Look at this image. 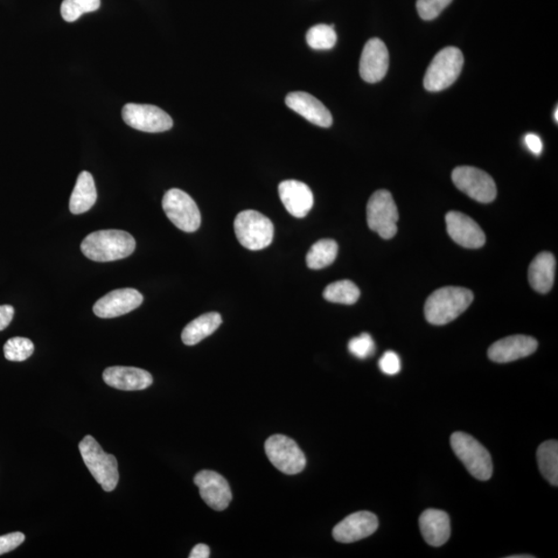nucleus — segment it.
Segmentation results:
<instances>
[{
    "label": "nucleus",
    "mask_w": 558,
    "mask_h": 558,
    "mask_svg": "<svg viewBox=\"0 0 558 558\" xmlns=\"http://www.w3.org/2000/svg\"><path fill=\"white\" fill-rule=\"evenodd\" d=\"M136 248V241L128 232L121 230H102L89 234L81 244L84 256L95 262H113L130 256Z\"/></svg>",
    "instance_id": "1"
},
{
    "label": "nucleus",
    "mask_w": 558,
    "mask_h": 558,
    "mask_svg": "<svg viewBox=\"0 0 558 558\" xmlns=\"http://www.w3.org/2000/svg\"><path fill=\"white\" fill-rule=\"evenodd\" d=\"M473 300L472 292L460 287L438 289L425 303V318L436 326L449 324L469 309Z\"/></svg>",
    "instance_id": "2"
},
{
    "label": "nucleus",
    "mask_w": 558,
    "mask_h": 558,
    "mask_svg": "<svg viewBox=\"0 0 558 558\" xmlns=\"http://www.w3.org/2000/svg\"><path fill=\"white\" fill-rule=\"evenodd\" d=\"M79 450L84 464L92 472L96 482L104 491H113L120 481V472H118L115 456L104 452L92 436H86L82 439Z\"/></svg>",
    "instance_id": "3"
},
{
    "label": "nucleus",
    "mask_w": 558,
    "mask_h": 558,
    "mask_svg": "<svg viewBox=\"0 0 558 558\" xmlns=\"http://www.w3.org/2000/svg\"><path fill=\"white\" fill-rule=\"evenodd\" d=\"M451 446L472 477L480 481L492 477L493 464L490 452L476 438L464 432H455L451 436Z\"/></svg>",
    "instance_id": "4"
},
{
    "label": "nucleus",
    "mask_w": 558,
    "mask_h": 558,
    "mask_svg": "<svg viewBox=\"0 0 558 558\" xmlns=\"http://www.w3.org/2000/svg\"><path fill=\"white\" fill-rule=\"evenodd\" d=\"M464 54L455 47H446L432 59L424 76V87L431 93L442 92L452 86L462 73Z\"/></svg>",
    "instance_id": "5"
},
{
    "label": "nucleus",
    "mask_w": 558,
    "mask_h": 558,
    "mask_svg": "<svg viewBox=\"0 0 558 558\" xmlns=\"http://www.w3.org/2000/svg\"><path fill=\"white\" fill-rule=\"evenodd\" d=\"M234 229L237 239L249 250L266 248L274 241V223L267 216L255 211H246L237 215Z\"/></svg>",
    "instance_id": "6"
},
{
    "label": "nucleus",
    "mask_w": 558,
    "mask_h": 558,
    "mask_svg": "<svg viewBox=\"0 0 558 558\" xmlns=\"http://www.w3.org/2000/svg\"><path fill=\"white\" fill-rule=\"evenodd\" d=\"M399 211L392 194L386 190L375 192L367 204V223L372 231L383 239H391L397 233Z\"/></svg>",
    "instance_id": "7"
},
{
    "label": "nucleus",
    "mask_w": 558,
    "mask_h": 558,
    "mask_svg": "<svg viewBox=\"0 0 558 558\" xmlns=\"http://www.w3.org/2000/svg\"><path fill=\"white\" fill-rule=\"evenodd\" d=\"M163 209L174 225L181 231L193 233L201 226V213L197 204L190 194L172 188L167 191L163 199Z\"/></svg>",
    "instance_id": "8"
},
{
    "label": "nucleus",
    "mask_w": 558,
    "mask_h": 558,
    "mask_svg": "<svg viewBox=\"0 0 558 558\" xmlns=\"http://www.w3.org/2000/svg\"><path fill=\"white\" fill-rule=\"evenodd\" d=\"M265 452L279 472L287 474L302 472L306 466L304 453L292 438L275 435L265 443Z\"/></svg>",
    "instance_id": "9"
},
{
    "label": "nucleus",
    "mask_w": 558,
    "mask_h": 558,
    "mask_svg": "<svg viewBox=\"0 0 558 558\" xmlns=\"http://www.w3.org/2000/svg\"><path fill=\"white\" fill-rule=\"evenodd\" d=\"M453 183L458 190L480 203H491L497 198V185L486 172L473 166H458L452 173Z\"/></svg>",
    "instance_id": "10"
},
{
    "label": "nucleus",
    "mask_w": 558,
    "mask_h": 558,
    "mask_svg": "<svg viewBox=\"0 0 558 558\" xmlns=\"http://www.w3.org/2000/svg\"><path fill=\"white\" fill-rule=\"evenodd\" d=\"M122 118L129 127L145 132H163L173 128L171 116L152 104H127Z\"/></svg>",
    "instance_id": "11"
},
{
    "label": "nucleus",
    "mask_w": 558,
    "mask_h": 558,
    "mask_svg": "<svg viewBox=\"0 0 558 558\" xmlns=\"http://www.w3.org/2000/svg\"><path fill=\"white\" fill-rule=\"evenodd\" d=\"M202 500L215 511H223L232 500L231 488L221 474L213 471H201L194 477Z\"/></svg>",
    "instance_id": "12"
},
{
    "label": "nucleus",
    "mask_w": 558,
    "mask_h": 558,
    "mask_svg": "<svg viewBox=\"0 0 558 558\" xmlns=\"http://www.w3.org/2000/svg\"><path fill=\"white\" fill-rule=\"evenodd\" d=\"M143 303V295L135 289H120L112 291L97 300L94 306L96 317L114 319L127 315Z\"/></svg>",
    "instance_id": "13"
},
{
    "label": "nucleus",
    "mask_w": 558,
    "mask_h": 558,
    "mask_svg": "<svg viewBox=\"0 0 558 558\" xmlns=\"http://www.w3.org/2000/svg\"><path fill=\"white\" fill-rule=\"evenodd\" d=\"M446 231L460 247L476 249L482 248L486 241L483 230L470 216L458 212L446 215Z\"/></svg>",
    "instance_id": "14"
},
{
    "label": "nucleus",
    "mask_w": 558,
    "mask_h": 558,
    "mask_svg": "<svg viewBox=\"0 0 558 558\" xmlns=\"http://www.w3.org/2000/svg\"><path fill=\"white\" fill-rule=\"evenodd\" d=\"M389 68L388 49L380 39H371L363 49L360 59V76L367 83L383 79Z\"/></svg>",
    "instance_id": "15"
},
{
    "label": "nucleus",
    "mask_w": 558,
    "mask_h": 558,
    "mask_svg": "<svg viewBox=\"0 0 558 558\" xmlns=\"http://www.w3.org/2000/svg\"><path fill=\"white\" fill-rule=\"evenodd\" d=\"M378 527L379 519L374 513H353L334 527L333 538L339 543H354L372 536Z\"/></svg>",
    "instance_id": "16"
},
{
    "label": "nucleus",
    "mask_w": 558,
    "mask_h": 558,
    "mask_svg": "<svg viewBox=\"0 0 558 558\" xmlns=\"http://www.w3.org/2000/svg\"><path fill=\"white\" fill-rule=\"evenodd\" d=\"M538 348V341L526 335H513L494 343L488 350V357L493 362L508 363L528 357Z\"/></svg>",
    "instance_id": "17"
},
{
    "label": "nucleus",
    "mask_w": 558,
    "mask_h": 558,
    "mask_svg": "<svg viewBox=\"0 0 558 558\" xmlns=\"http://www.w3.org/2000/svg\"><path fill=\"white\" fill-rule=\"evenodd\" d=\"M279 198L287 212L303 219L313 207V194L309 185L298 180H284L278 185Z\"/></svg>",
    "instance_id": "18"
},
{
    "label": "nucleus",
    "mask_w": 558,
    "mask_h": 558,
    "mask_svg": "<svg viewBox=\"0 0 558 558\" xmlns=\"http://www.w3.org/2000/svg\"><path fill=\"white\" fill-rule=\"evenodd\" d=\"M285 104L302 115L306 121L320 128H330L333 117L330 111L315 96L302 92L291 93L285 97Z\"/></svg>",
    "instance_id": "19"
},
{
    "label": "nucleus",
    "mask_w": 558,
    "mask_h": 558,
    "mask_svg": "<svg viewBox=\"0 0 558 558\" xmlns=\"http://www.w3.org/2000/svg\"><path fill=\"white\" fill-rule=\"evenodd\" d=\"M103 379L108 386L122 391H140L152 385V375L137 367L113 366L104 369Z\"/></svg>",
    "instance_id": "20"
},
{
    "label": "nucleus",
    "mask_w": 558,
    "mask_h": 558,
    "mask_svg": "<svg viewBox=\"0 0 558 558\" xmlns=\"http://www.w3.org/2000/svg\"><path fill=\"white\" fill-rule=\"evenodd\" d=\"M418 525L424 540L430 546L441 547L450 539V518L444 511L436 508L424 511L418 519Z\"/></svg>",
    "instance_id": "21"
},
{
    "label": "nucleus",
    "mask_w": 558,
    "mask_h": 558,
    "mask_svg": "<svg viewBox=\"0 0 558 558\" xmlns=\"http://www.w3.org/2000/svg\"><path fill=\"white\" fill-rule=\"evenodd\" d=\"M555 267L556 262L553 254L544 251L535 257L528 268V282L535 291L546 294L553 288Z\"/></svg>",
    "instance_id": "22"
},
{
    "label": "nucleus",
    "mask_w": 558,
    "mask_h": 558,
    "mask_svg": "<svg viewBox=\"0 0 558 558\" xmlns=\"http://www.w3.org/2000/svg\"><path fill=\"white\" fill-rule=\"evenodd\" d=\"M97 200L94 179L87 171H83L69 199V211L73 214L86 213L94 207Z\"/></svg>",
    "instance_id": "23"
},
{
    "label": "nucleus",
    "mask_w": 558,
    "mask_h": 558,
    "mask_svg": "<svg viewBox=\"0 0 558 558\" xmlns=\"http://www.w3.org/2000/svg\"><path fill=\"white\" fill-rule=\"evenodd\" d=\"M221 323L222 319L219 312L205 313L184 328L181 338L186 346L197 345L218 330Z\"/></svg>",
    "instance_id": "24"
},
{
    "label": "nucleus",
    "mask_w": 558,
    "mask_h": 558,
    "mask_svg": "<svg viewBox=\"0 0 558 558\" xmlns=\"http://www.w3.org/2000/svg\"><path fill=\"white\" fill-rule=\"evenodd\" d=\"M338 254V243L332 239H322L313 244L306 256L307 267L320 270L330 266Z\"/></svg>",
    "instance_id": "25"
},
{
    "label": "nucleus",
    "mask_w": 558,
    "mask_h": 558,
    "mask_svg": "<svg viewBox=\"0 0 558 558\" xmlns=\"http://www.w3.org/2000/svg\"><path fill=\"white\" fill-rule=\"evenodd\" d=\"M539 469L551 485H558V443L547 441L536 451Z\"/></svg>",
    "instance_id": "26"
},
{
    "label": "nucleus",
    "mask_w": 558,
    "mask_h": 558,
    "mask_svg": "<svg viewBox=\"0 0 558 558\" xmlns=\"http://www.w3.org/2000/svg\"><path fill=\"white\" fill-rule=\"evenodd\" d=\"M323 296L329 302L352 305L358 302L360 290L353 282L345 279L328 285Z\"/></svg>",
    "instance_id": "27"
},
{
    "label": "nucleus",
    "mask_w": 558,
    "mask_h": 558,
    "mask_svg": "<svg viewBox=\"0 0 558 558\" xmlns=\"http://www.w3.org/2000/svg\"><path fill=\"white\" fill-rule=\"evenodd\" d=\"M307 44L315 50H329L338 41L333 25L319 24L306 33Z\"/></svg>",
    "instance_id": "28"
},
{
    "label": "nucleus",
    "mask_w": 558,
    "mask_h": 558,
    "mask_svg": "<svg viewBox=\"0 0 558 558\" xmlns=\"http://www.w3.org/2000/svg\"><path fill=\"white\" fill-rule=\"evenodd\" d=\"M100 6L101 0H64L60 13L67 22H75L83 14L95 12Z\"/></svg>",
    "instance_id": "29"
},
{
    "label": "nucleus",
    "mask_w": 558,
    "mask_h": 558,
    "mask_svg": "<svg viewBox=\"0 0 558 558\" xmlns=\"http://www.w3.org/2000/svg\"><path fill=\"white\" fill-rule=\"evenodd\" d=\"M33 352L32 341L24 338H13L4 346L5 359L12 362H23L30 358Z\"/></svg>",
    "instance_id": "30"
},
{
    "label": "nucleus",
    "mask_w": 558,
    "mask_h": 558,
    "mask_svg": "<svg viewBox=\"0 0 558 558\" xmlns=\"http://www.w3.org/2000/svg\"><path fill=\"white\" fill-rule=\"evenodd\" d=\"M348 351L355 357L359 359H366L371 357L375 351L374 341L368 333H362L360 337L354 338L348 343Z\"/></svg>",
    "instance_id": "31"
},
{
    "label": "nucleus",
    "mask_w": 558,
    "mask_h": 558,
    "mask_svg": "<svg viewBox=\"0 0 558 558\" xmlns=\"http://www.w3.org/2000/svg\"><path fill=\"white\" fill-rule=\"evenodd\" d=\"M453 0H417L418 16L425 21H431L441 15V13Z\"/></svg>",
    "instance_id": "32"
},
{
    "label": "nucleus",
    "mask_w": 558,
    "mask_h": 558,
    "mask_svg": "<svg viewBox=\"0 0 558 558\" xmlns=\"http://www.w3.org/2000/svg\"><path fill=\"white\" fill-rule=\"evenodd\" d=\"M381 371L388 375H395L400 372L401 362L400 356L392 351L386 352L380 359Z\"/></svg>",
    "instance_id": "33"
},
{
    "label": "nucleus",
    "mask_w": 558,
    "mask_h": 558,
    "mask_svg": "<svg viewBox=\"0 0 558 558\" xmlns=\"http://www.w3.org/2000/svg\"><path fill=\"white\" fill-rule=\"evenodd\" d=\"M24 541V534L19 532L0 536V555L11 553V551L18 548Z\"/></svg>",
    "instance_id": "34"
},
{
    "label": "nucleus",
    "mask_w": 558,
    "mask_h": 558,
    "mask_svg": "<svg viewBox=\"0 0 558 558\" xmlns=\"http://www.w3.org/2000/svg\"><path fill=\"white\" fill-rule=\"evenodd\" d=\"M15 310L12 305H0V331L6 329L12 323Z\"/></svg>",
    "instance_id": "35"
},
{
    "label": "nucleus",
    "mask_w": 558,
    "mask_h": 558,
    "mask_svg": "<svg viewBox=\"0 0 558 558\" xmlns=\"http://www.w3.org/2000/svg\"><path fill=\"white\" fill-rule=\"evenodd\" d=\"M526 144L530 151L536 156L541 155L543 150V143L539 136L535 134H527L526 136Z\"/></svg>",
    "instance_id": "36"
},
{
    "label": "nucleus",
    "mask_w": 558,
    "mask_h": 558,
    "mask_svg": "<svg viewBox=\"0 0 558 558\" xmlns=\"http://www.w3.org/2000/svg\"><path fill=\"white\" fill-rule=\"evenodd\" d=\"M211 556V549L205 544H198L191 551L190 558H208Z\"/></svg>",
    "instance_id": "37"
},
{
    "label": "nucleus",
    "mask_w": 558,
    "mask_h": 558,
    "mask_svg": "<svg viewBox=\"0 0 558 558\" xmlns=\"http://www.w3.org/2000/svg\"><path fill=\"white\" fill-rule=\"evenodd\" d=\"M535 556L533 555H512V556H508V558H533Z\"/></svg>",
    "instance_id": "38"
},
{
    "label": "nucleus",
    "mask_w": 558,
    "mask_h": 558,
    "mask_svg": "<svg viewBox=\"0 0 558 558\" xmlns=\"http://www.w3.org/2000/svg\"><path fill=\"white\" fill-rule=\"evenodd\" d=\"M554 115H555V122L557 123L558 122V109L557 108L555 109Z\"/></svg>",
    "instance_id": "39"
}]
</instances>
